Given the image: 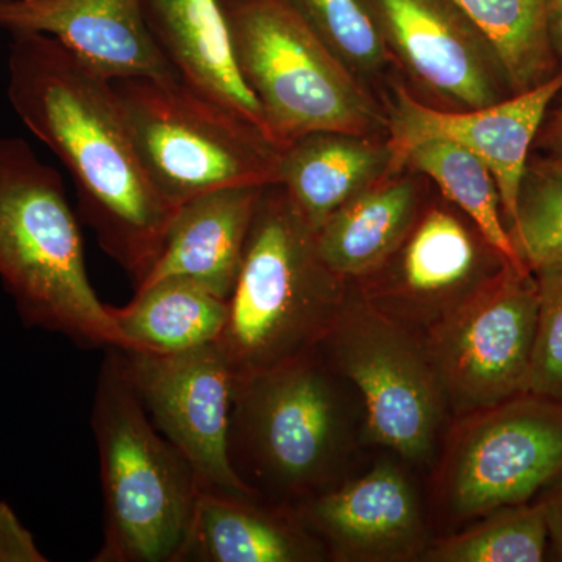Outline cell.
<instances>
[{
	"label": "cell",
	"instance_id": "obj_1",
	"mask_svg": "<svg viewBox=\"0 0 562 562\" xmlns=\"http://www.w3.org/2000/svg\"><path fill=\"white\" fill-rule=\"evenodd\" d=\"M9 99L61 161L81 216L135 290L160 258L176 206L151 183L113 85L41 33H13Z\"/></svg>",
	"mask_w": 562,
	"mask_h": 562
},
{
	"label": "cell",
	"instance_id": "obj_2",
	"mask_svg": "<svg viewBox=\"0 0 562 562\" xmlns=\"http://www.w3.org/2000/svg\"><path fill=\"white\" fill-rule=\"evenodd\" d=\"M361 443L360 395L319 350L235 375L228 458L262 501L301 508L349 479Z\"/></svg>",
	"mask_w": 562,
	"mask_h": 562
},
{
	"label": "cell",
	"instance_id": "obj_3",
	"mask_svg": "<svg viewBox=\"0 0 562 562\" xmlns=\"http://www.w3.org/2000/svg\"><path fill=\"white\" fill-rule=\"evenodd\" d=\"M0 280L27 327L85 349H128L88 277L60 173L20 138H0Z\"/></svg>",
	"mask_w": 562,
	"mask_h": 562
},
{
	"label": "cell",
	"instance_id": "obj_4",
	"mask_svg": "<svg viewBox=\"0 0 562 562\" xmlns=\"http://www.w3.org/2000/svg\"><path fill=\"white\" fill-rule=\"evenodd\" d=\"M353 283L328 268L316 228L283 188L262 191L217 346L235 375L265 371L316 349Z\"/></svg>",
	"mask_w": 562,
	"mask_h": 562
},
{
	"label": "cell",
	"instance_id": "obj_5",
	"mask_svg": "<svg viewBox=\"0 0 562 562\" xmlns=\"http://www.w3.org/2000/svg\"><path fill=\"white\" fill-rule=\"evenodd\" d=\"M103 494V541L92 562H177L201 487L190 462L158 431L105 349L92 401Z\"/></svg>",
	"mask_w": 562,
	"mask_h": 562
},
{
	"label": "cell",
	"instance_id": "obj_6",
	"mask_svg": "<svg viewBox=\"0 0 562 562\" xmlns=\"http://www.w3.org/2000/svg\"><path fill=\"white\" fill-rule=\"evenodd\" d=\"M244 83L280 151L314 132L387 136L386 105L281 0H217Z\"/></svg>",
	"mask_w": 562,
	"mask_h": 562
},
{
	"label": "cell",
	"instance_id": "obj_7",
	"mask_svg": "<svg viewBox=\"0 0 562 562\" xmlns=\"http://www.w3.org/2000/svg\"><path fill=\"white\" fill-rule=\"evenodd\" d=\"M147 176L179 209L206 192L279 183L268 133L177 76L111 81Z\"/></svg>",
	"mask_w": 562,
	"mask_h": 562
},
{
	"label": "cell",
	"instance_id": "obj_8",
	"mask_svg": "<svg viewBox=\"0 0 562 562\" xmlns=\"http://www.w3.org/2000/svg\"><path fill=\"white\" fill-rule=\"evenodd\" d=\"M316 349L360 395L366 443L409 464L435 461L452 416L420 331L373 308L353 284Z\"/></svg>",
	"mask_w": 562,
	"mask_h": 562
},
{
	"label": "cell",
	"instance_id": "obj_9",
	"mask_svg": "<svg viewBox=\"0 0 562 562\" xmlns=\"http://www.w3.org/2000/svg\"><path fill=\"white\" fill-rule=\"evenodd\" d=\"M431 476L443 520L472 522L531 502L562 475V401L524 392L452 417Z\"/></svg>",
	"mask_w": 562,
	"mask_h": 562
},
{
	"label": "cell",
	"instance_id": "obj_10",
	"mask_svg": "<svg viewBox=\"0 0 562 562\" xmlns=\"http://www.w3.org/2000/svg\"><path fill=\"white\" fill-rule=\"evenodd\" d=\"M538 302L535 273L506 262L422 333L450 416L528 392Z\"/></svg>",
	"mask_w": 562,
	"mask_h": 562
},
{
	"label": "cell",
	"instance_id": "obj_11",
	"mask_svg": "<svg viewBox=\"0 0 562 562\" xmlns=\"http://www.w3.org/2000/svg\"><path fill=\"white\" fill-rule=\"evenodd\" d=\"M398 80L425 105L469 111L512 98L484 33L453 0H361Z\"/></svg>",
	"mask_w": 562,
	"mask_h": 562
},
{
	"label": "cell",
	"instance_id": "obj_12",
	"mask_svg": "<svg viewBox=\"0 0 562 562\" xmlns=\"http://www.w3.org/2000/svg\"><path fill=\"white\" fill-rule=\"evenodd\" d=\"M117 350L144 409L190 462L201 492L257 497L238 479L228 458L235 372L220 346L177 353Z\"/></svg>",
	"mask_w": 562,
	"mask_h": 562
},
{
	"label": "cell",
	"instance_id": "obj_13",
	"mask_svg": "<svg viewBox=\"0 0 562 562\" xmlns=\"http://www.w3.org/2000/svg\"><path fill=\"white\" fill-rule=\"evenodd\" d=\"M506 262L457 206L427 203L401 247L353 284L373 308L424 333Z\"/></svg>",
	"mask_w": 562,
	"mask_h": 562
},
{
	"label": "cell",
	"instance_id": "obj_14",
	"mask_svg": "<svg viewBox=\"0 0 562 562\" xmlns=\"http://www.w3.org/2000/svg\"><path fill=\"white\" fill-rule=\"evenodd\" d=\"M562 91V68L552 79L530 91L483 109L443 111L425 105L401 80L392 85L387 101V177L402 172L403 160L417 144L428 139L452 140L486 162L501 192L508 232L516 221L517 202L528 157L550 103Z\"/></svg>",
	"mask_w": 562,
	"mask_h": 562
},
{
	"label": "cell",
	"instance_id": "obj_15",
	"mask_svg": "<svg viewBox=\"0 0 562 562\" xmlns=\"http://www.w3.org/2000/svg\"><path fill=\"white\" fill-rule=\"evenodd\" d=\"M299 513L330 561H422L432 541L416 486L391 460L344 480Z\"/></svg>",
	"mask_w": 562,
	"mask_h": 562
},
{
	"label": "cell",
	"instance_id": "obj_16",
	"mask_svg": "<svg viewBox=\"0 0 562 562\" xmlns=\"http://www.w3.org/2000/svg\"><path fill=\"white\" fill-rule=\"evenodd\" d=\"M0 29L50 36L106 80L176 76L139 0H0Z\"/></svg>",
	"mask_w": 562,
	"mask_h": 562
},
{
	"label": "cell",
	"instance_id": "obj_17",
	"mask_svg": "<svg viewBox=\"0 0 562 562\" xmlns=\"http://www.w3.org/2000/svg\"><path fill=\"white\" fill-rule=\"evenodd\" d=\"M324 543L299 509L251 495L201 492L177 562H322Z\"/></svg>",
	"mask_w": 562,
	"mask_h": 562
},
{
	"label": "cell",
	"instance_id": "obj_18",
	"mask_svg": "<svg viewBox=\"0 0 562 562\" xmlns=\"http://www.w3.org/2000/svg\"><path fill=\"white\" fill-rule=\"evenodd\" d=\"M265 188H222L179 206L160 258L139 288L187 279L231 301Z\"/></svg>",
	"mask_w": 562,
	"mask_h": 562
},
{
	"label": "cell",
	"instance_id": "obj_19",
	"mask_svg": "<svg viewBox=\"0 0 562 562\" xmlns=\"http://www.w3.org/2000/svg\"><path fill=\"white\" fill-rule=\"evenodd\" d=\"M139 2L147 31L176 76L192 90L268 133L260 103L236 66L217 0Z\"/></svg>",
	"mask_w": 562,
	"mask_h": 562
},
{
	"label": "cell",
	"instance_id": "obj_20",
	"mask_svg": "<svg viewBox=\"0 0 562 562\" xmlns=\"http://www.w3.org/2000/svg\"><path fill=\"white\" fill-rule=\"evenodd\" d=\"M390 165L387 136L314 132L281 150L279 184L317 231L351 199L386 179Z\"/></svg>",
	"mask_w": 562,
	"mask_h": 562
},
{
	"label": "cell",
	"instance_id": "obj_21",
	"mask_svg": "<svg viewBox=\"0 0 562 562\" xmlns=\"http://www.w3.org/2000/svg\"><path fill=\"white\" fill-rule=\"evenodd\" d=\"M402 171L373 184L333 213L316 231L321 257L331 271L357 281L401 247L425 205V181Z\"/></svg>",
	"mask_w": 562,
	"mask_h": 562
},
{
	"label": "cell",
	"instance_id": "obj_22",
	"mask_svg": "<svg viewBox=\"0 0 562 562\" xmlns=\"http://www.w3.org/2000/svg\"><path fill=\"white\" fill-rule=\"evenodd\" d=\"M109 310L128 349L177 353L220 342L231 305L195 281L162 279Z\"/></svg>",
	"mask_w": 562,
	"mask_h": 562
},
{
	"label": "cell",
	"instance_id": "obj_23",
	"mask_svg": "<svg viewBox=\"0 0 562 562\" xmlns=\"http://www.w3.org/2000/svg\"><path fill=\"white\" fill-rule=\"evenodd\" d=\"M402 171L431 180L506 261L528 269L506 227L497 181L486 162L452 140L428 139L408 151Z\"/></svg>",
	"mask_w": 562,
	"mask_h": 562
},
{
	"label": "cell",
	"instance_id": "obj_24",
	"mask_svg": "<svg viewBox=\"0 0 562 562\" xmlns=\"http://www.w3.org/2000/svg\"><path fill=\"white\" fill-rule=\"evenodd\" d=\"M491 41L513 94L530 91L561 69L550 38L549 0H453Z\"/></svg>",
	"mask_w": 562,
	"mask_h": 562
},
{
	"label": "cell",
	"instance_id": "obj_25",
	"mask_svg": "<svg viewBox=\"0 0 562 562\" xmlns=\"http://www.w3.org/2000/svg\"><path fill=\"white\" fill-rule=\"evenodd\" d=\"M549 527L541 503L502 506L464 530L432 539L425 562H541Z\"/></svg>",
	"mask_w": 562,
	"mask_h": 562
},
{
	"label": "cell",
	"instance_id": "obj_26",
	"mask_svg": "<svg viewBox=\"0 0 562 562\" xmlns=\"http://www.w3.org/2000/svg\"><path fill=\"white\" fill-rule=\"evenodd\" d=\"M387 106L398 80L361 0H281Z\"/></svg>",
	"mask_w": 562,
	"mask_h": 562
},
{
	"label": "cell",
	"instance_id": "obj_27",
	"mask_svg": "<svg viewBox=\"0 0 562 562\" xmlns=\"http://www.w3.org/2000/svg\"><path fill=\"white\" fill-rule=\"evenodd\" d=\"M509 235L532 273L562 265V157L528 160Z\"/></svg>",
	"mask_w": 562,
	"mask_h": 562
},
{
	"label": "cell",
	"instance_id": "obj_28",
	"mask_svg": "<svg viewBox=\"0 0 562 562\" xmlns=\"http://www.w3.org/2000/svg\"><path fill=\"white\" fill-rule=\"evenodd\" d=\"M535 277L539 302L528 392L562 401V265Z\"/></svg>",
	"mask_w": 562,
	"mask_h": 562
},
{
	"label": "cell",
	"instance_id": "obj_29",
	"mask_svg": "<svg viewBox=\"0 0 562 562\" xmlns=\"http://www.w3.org/2000/svg\"><path fill=\"white\" fill-rule=\"evenodd\" d=\"M0 562H47L9 503L0 502Z\"/></svg>",
	"mask_w": 562,
	"mask_h": 562
},
{
	"label": "cell",
	"instance_id": "obj_30",
	"mask_svg": "<svg viewBox=\"0 0 562 562\" xmlns=\"http://www.w3.org/2000/svg\"><path fill=\"white\" fill-rule=\"evenodd\" d=\"M538 502L541 503L549 527L550 553L553 560L562 561V475L539 492Z\"/></svg>",
	"mask_w": 562,
	"mask_h": 562
},
{
	"label": "cell",
	"instance_id": "obj_31",
	"mask_svg": "<svg viewBox=\"0 0 562 562\" xmlns=\"http://www.w3.org/2000/svg\"><path fill=\"white\" fill-rule=\"evenodd\" d=\"M532 146L549 157H562V106L546 116Z\"/></svg>",
	"mask_w": 562,
	"mask_h": 562
},
{
	"label": "cell",
	"instance_id": "obj_32",
	"mask_svg": "<svg viewBox=\"0 0 562 562\" xmlns=\"http://www.w3.org/2000/svg\"><path fill=\"white\" fill-rule=\"evenodd\" d=\"M550 38H552L554 54L562 68V11L550 14Z\"/></svg>",
	"mask_w": 562,
	"mask_h": 562
},
{
	"label": "cell",
	"instance_id": "obj_33",
	"mask_svg": "<svg viewBox=\"0 0 562 562\" xmlns=\"http://www.w3.org/2000/svg\"><path fill=\"white\" fill-rule=\"evenodd\" d=\"M549 10L550 14L562 11V0H549Z\"/></svg>",
	"mask_w": 562,
	"mask_h": 562
}]
</instances>
